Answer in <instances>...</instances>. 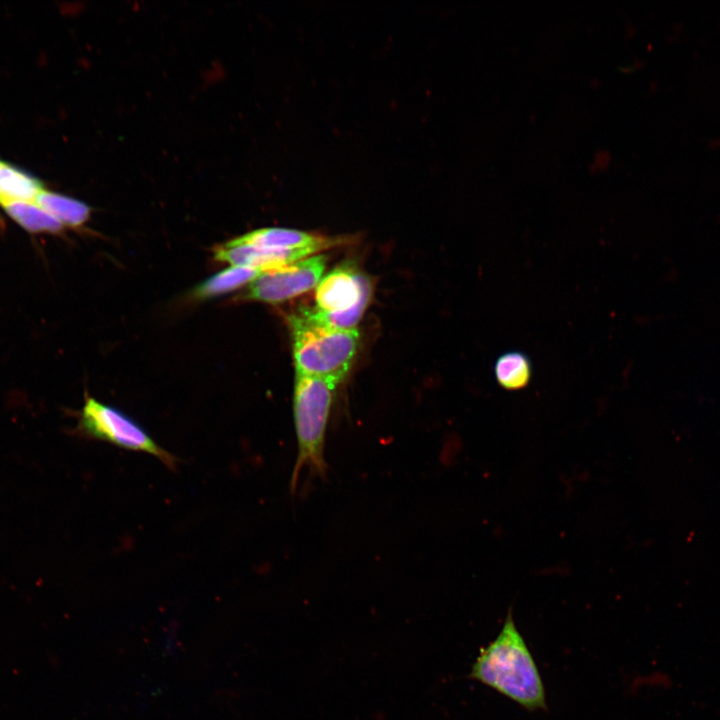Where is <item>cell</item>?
<instances>
[{
    "label": "cell",
    "mask_w": 720,
    "mask_h": 720,
    "mask_svg": "<svg viewBox=\"0 0 720 720\" xmlns=\"http://www.w3.org/2000/svg\"><path fill=\"white\" fill-rule=\"evenodd\" d=\"M468 677L529 711L546 708L542 678L511 610L498 636L480 649Z\"/></svg>",
    "instance_id": "cell-1"
},
{
    "label": "cell",
    "mask_w": 720,
    "mask_h": 720,
    "mask_svg": "<svg viewBox=\"0 0 720 720\" xmlns=\"http://www.w3.org/2000/svg\"><path fill=\"white\" fill-rule=\"evenodd\" d=\"M337 386L332 380L296 373L293 412L297 457L290 479L292 492L297 490L302 473L326 477V430Z\"/></svg>",
    "instance_id": "cell-2"
},
{
    "label": "cell",
    "mask_w": 720,
    "mask_h": 720,
    "mask_svg": "<svg viewBox=\"0 0 720 720\" xmlns=\"http://www.w3.org/2000/svg\"><path fill=\"white\" fill-rule=\"evenodd\" d=\"M296 373L340 384L357 353L359 332L328 326L305 308L289 318Z\"/></svg>",
    "instance_id": "cell-3"
},
{
    "label": "cell",
    "mask_w": 720,
    "mask_h": 720,
    "mask_svg": "<svg viewBox=\"0 0 720 720\" xmlns=\"http://www.w3.org/2000/svg\"><path fill=\"white\" fill-rule=\"evenodd\" d=\"M372 295L366 274L342 264L324 275L316 286L315 306L304 307L314 319L337 329H356Z\"/></svg>",
    "instance_id": "cell-4"
},
{
    "label": "cell",
    "mask_w": 720,
    "mask_h": 720,
    "mask_svg": "<svg viewBox=\"0 0 720 720\" xmlns=\"http://www.w3.org/2000/svg\"><path fill=\"white\" fill-rule=\"evenodd\" d=\"M71 433L81 438L103 441L126 450L153 455L171 470H175L177 466V457L160 446L138 422L117 408L88 395L79 413L77 426Z\"/></svg>",
    "instance_id": "cell-5"
},
{
    "label": "cell",
    "mask_w": 720,
    "mask_h": 720,
    "mask_svg": "<svg viewBox=\"0 0 720 720\" xmlns=\"http://www.w3.org/2000/svg\"><path fill=\"white\" fill-rule=\"evenodd\" d=\"M326 262L325 255L315 254L266 270L250 283L245 297L275 304L306 293L316 288Z\"/></svg>",
    "instance_id": "cell-6"
},
{
    "label": "cell",
    "mask_w": 720,
    "mask_h": 720,
    "mask_svg": "<svg viewBox=\"0 0 720 720\" xmlns=\"http://www.w3.org/2000/svg\"><path fill=\"white\" fill-rule=\"evenodd\" d=\"M319 252L313 248L273 249L231 241L215 249V259L232 266H245L262 271L280 267Z\"/></svg>",
    "instance_id": "cell-7"
},
{
    "label": "cell",
    "mask_w": 720,
    "mask_h": 720,
    "mask_svg": "<svg viewBox=\"0 0 720 720\" xmlns=\"http://www.w3.org/2000/svg\"><path fill=\"white\" fill-rule=\"evenodd\" d=\"M230 241L236 244H249L273 249L313 248L318 251L338 242L335 238L280 227L257 229Z\"/></svg>",
    "instance_id": "cell-8"
},
{
    "label": "cell",
    "mask_w": 720,
    "mask_h": 720,
    "mask_svg": "<svg viewBox=\"0 0 720 720\" xmlns=\"http://www.w3.org/2000/svg\"><path fill=\"white\" fill-rule=\"evenodd\" d=\"M5 212L26 231L57 233L63 225L34 201L11 200L0 204Z\"/></svg>",
    "instance_id": "cell-9"
},
{
    "label": "cell",
    "mask_w": 720,
    "mask_h": 720,
    "mask_svg": "<svg viewBox=\"0 0 720 720\" xmlns=\"http://www.w3.org/2000/svg\"><path fill=\"white\" fill-rule=\"evenodd\" d=\"M34 202L63 226L78 227L89 218L90 208L87 204L65 195L43 189L36 195Z\"/></svg>",
    "instance_id": "cell-10"
},
{
    "label": "cell",
    "mask_w": 720,
    "mask_h": 720,
    "mask_svg": "<svg viewBox=\"0 0 720 720\" xmlns=\"http://www.w3.org/2000/svg\"><path fill=\"white\" fill-rule=\"evenodd\" d=\"M262 272L264 271L251 267L231 265L200 283L194 289L193 295L199 299L219 296L251 283Z\"/></svg>",
    "instance_id": "cell-11"
},
{
    "label": "cell",
    "mask_w": 720,
    "mask_h": 720,
    "mask_svg": "<svg viewBox=\"0 0 720 720\" xmlns=\"http://www.w3.org/2000/svg\"><path fill=\"white\" fill-rule=\"evenodd\" d=\"M42 190L37 178L0 160V204L11 200L34 201Z\"/></svg>",
    "instance_id": "cell-12"
},
{
    "label": "cell",
    "mask_w": 720,
    "mask_h": 720,
    "mask_svg": "<svg viewBox=\"0 0 720 720\" xmlns=\"http://www.w3.org/2000/svg\"><path fill=\"white\" fill-rule=\"evenodd\" d=\"M497 383L506 390H519L528 385L532 376V364L520 351L502 353L494 363Z\"/></svg>",
    "instance_id": "cell-13"
}]
</instances>
